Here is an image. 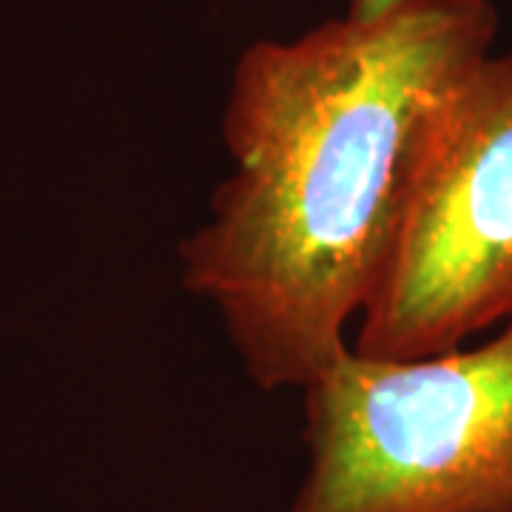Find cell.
Listing matches in <instances>:
<instances>
[{"mask_svg":"<svg viewBox=\"0 0 512 512\" xmlns=\"http://www.w3.org/2000/svg\"><path fill=\"white\" fill-rule=\"evenodd\" d=\"M399 3H404V0H345V15H350V18H376V15H382ZM484 3H495V0H484Z\"/></svg>","mask_w":512,"mask_h":512,"instance_id":"4","label":"cell"},{"mask_svg":"<svg viewBox=\"0 0 512 512\" xmlns=\"http://www.w3.org/2000/svg\"><path fill=\"white\" fill-rule=\"evenodd\" d=\"M302 393L288 512H512V322L419 359L348 345Z\"/></svg>","mask_w":512,"mask_h":512,"instance_id":"2","label":"cell"},{"mask_svg":"<svg viewBox=\"0 0 512 512\" xmlns=\"http://www.w3.org/2000/svg\"><path fill=\"white\" fill-rule=\"evenodd\" d=\"M512 322V49L444 94L353 348L419 359Z\"/></svg>","mask_w":512,"mask_h":512,"instance_id":"3","label":"cell"},{"mask_svg":"<svg viewBox=\"0 0 512 512\" xmlns=\"http://www.w3.org/2000/svg\"><path fill=\"white\" fill-rule=\"evenodd\" d=\"M495 32V3L404 0L242 49L220 128L231 171L177 259L259 390H305L348 348L436 109Z\"/></svg>","mask_w":512,"mask_h":512,"instance_id":"1","label":"cell"}]
</instances>
